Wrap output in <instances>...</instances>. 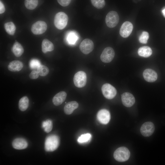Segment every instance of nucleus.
I'll use <instances>...</instances> for the list:
<instances>
[{"mask_svg":"<svg viewBox=\"0 0 165 165\" xmlns=\"http://www.w3.org/2000/svg\"><path fill=\"white\" fill-rule=\"evenodd\" d=\"M60 138L56 135L52 134L47 136L45 140V149L47 152H52L56 150L60 144Z\"/></svg>","mask_w":165,"mask_h":165,"instance_id":"1","label":"nucleus"},{"mask_svg":"<svg viewBox=\"0 0 165 165\" xmlns=\"http://www.w3.org/2000/svg\"><path fill=\"white\" fill-rule=\"evenodd\" d=\"M130 153L128 149L124 147H121L117 148L114 152L113 156L117 161L125 162L128 160Z\"/></svg>","mask_w":165,"mask_h":165,"instance_id":"2","label":"nucleus"},{"mask_svg":"<svg viewBox=\"0 0 165 165\" xmlns=\"http://www.w3.org/2000/svg\"><path fill=\"white\" fill-rule=\"evenodd\" d=\"M68 20L67 15L62 12L57 13L54 17V24L57 29L62 30L67 26Z\"/></svg>","mask_w":165,"mask_h":165,"instance_id":"3","label":"nucleus"},{"mask_svg":"<svg viewBox=\"0 0 165 165\" xmlns=\"http://www.w3.org/2000/svg\"><path fill=\"white\" fill-rule=\"evenodd\" d=\"M119 20V17L118 14L113 11H111L107 14L105 19L107 26L111 28L116 26L118 23Z\"/></svg>","mask_w":165,"mask_h":165,"instance_id":"4","label":"nucleus"},{"mask_svg":"<svg viewBox=\"0 0 165 165\" xmlns=\"http://www.w3.org/2000/svg\"><path fill=\"white\" fill-rule=\"evenodd\" d=\"M87 76L86 73L82 71H79L75 75L73 82L75 86L78 88L84 87L86 83Z\"/></svg>","mask_w":165,"mask_h":165,"instance_id":"5","label":"nucleus"},{"mask_svg":"<svg viewBox=\"0 0 165 165\" xmlns=\"http://www.w3.org/2000/svg\"><path fill=\"white\" fill-rule=\"evenodd\" d=\"M101 91L104 97L108 99L114 98L117 94L116 89L109 83L104 84L102 86Z\"/></svg>","mask_w":165,"mask_h":165,"instance_id":"6","label":"nucleus"},{"mask_svg":"<svg viewBox=\"0 0 165 165\" xmlns=\"http://www.w3.org/2000/svg\"><path fill=\"white\" fill-rule=\"evenodd\" d=\"M47 27V25L45 22L39 20L36 22L32 25L31 30L34 34L40 35L46 31Z\"/></svg>","mask_w":165,"mask_h":165,"instance_id":"7","label":"nucleus"},{"mask_svg":"<svg viewBox=\"0 0 165 165\" xmlns=\"http://www.w3.org/2000/svg\"><path fill=\"white\" fill-rule=\"evenodd\" d=\"M115 56V52L112 48L108 47L103 50L100 56V58L103 62L108 63L113 59Z\"/></svg>","mask_w":165,"mask_h":165,"instance_id":"8","label":"nucleus"},{"mask_svg":"<svg viewBox=\"0 0 165 165\" xmlns=\"http://www.w3.org/2000/svg\"><path fill=\"white\" fill-rule=\"evenodd\" d=\"M94 48V45L93 42L88 38L83 40L79 46L80 50L83 53L85 54H87L91 52Z\"/></svg>","mask_w":165,"mask_h":165,"instance_id":"9","label":"nucleus"},{"mask_svg":"<svg viewBox=\"0 0 165 165\" xmlns=\"http://www.w3.org/2000/svg\"><path fill=\"white\" fill-rule=\"evenodd\" d=\"M155 130V126L151 122H147L144 123L140 128V132L143 136L148 137L151 135Z\"/></svg>","mask_w":165,"mask_h":165,"instance_id":"10","label":"nucleus"},{"mask_svg":"<svg viewBox=\"0 0 165 165\" xmlns=\"http://www.w3.org/2000/svg\"><path fill=\"white\" fill-rule=\"evenodd\" d=\"M133 28V25L130 22L126 21L121 26L119 31L120 35L123 38L128 37L131 33Z\"/></svg>","mask_w":165,"mask_h":165,"instance_id":"11","label":"nucleus"},{"mask_svg":"<svg viewBox=\"0 0 165 165\" xmlns=\"http://www.w3.org/2000/svg\"><path fill=\"white\" fill-rule=\"evenodd\" d=\"M97 118L98 121L103 124H106L110 119L109 112L106 109H102L99 110L97 114Z\"/></svg>","mask_w":165,"mask_h":165,"instance_id":"12","label":"nucleus"},{"mask_svg":"<svg viewBox=\"0 0 165 165\" xmlns=\"http://www.w3.org/2000/svg\"><path fill=\"white\" fill-rule=\"evenodd\" d=\"M121 100L123 105L127 107H130L133 106L135 102L134 97L129 92L123 93L121 96Z\"/></svg>","mask_w":165,"mask_h":165,"instance_id":"13","label":"nucleus"},{"mask_svg":"<svg viewBox=\"0 0 165 165\" xmlns=\"http://www.w3.org/2000/svg\"><path fill=\"white\" fill-rule=\"evenodd\" d=\"M143 76L145 79L149 82H152L156 80L157 78V73L151 69H147L143 73Z\"/></svg>","mask_w":165,"mask_h":165,"instance_id":"14","label":"nucleus"},{"mask_svg":"<svg viewBox=\"0 0 165 165\" xmlns=\"http://www.w3.org/2000/svg\"><path fill=\"white\" fill-rule=\"evenodd\" d=\"M12 145L13 147L16 149H23L28 147V143L24 139L17 138L13 140Z\"/></svg>","mask_w":165,"mask_h":165,"instance_id":"15","label":"nucleus"},{"mask_svg":"<svg viewBox=\"0 0 165 165\" xmlns=\"http://www.w3.org/2000/svg\"><path fill=\"white\" fill-rule=\"evenodd\" d=\"M67 97V94L64 91H61L56 94L53 98L52 101L56 106L61 105L65 101Z\"/></svg>","mask_w":165,"mask_h":165,"instance_id":"16","label":"nucleus"},{"mask_svg":"<svg viewBox=\"0 0 165 165\" xmlns=\"http://www.w3.org/2000/svg\"><path fill=\"white\" fill-rule=\"evenodd\" d=\"M23 67V64L20 61H13L10 62L8 66V69L13 72H18L21 70Z\"/></svg>","mask_w":165,"mask_h":165,"instance_id":"17","label":"nucleus"},{"mask_svg":"<svg viewBox=\"0 0 165 165\" xmlns=\"http://www.w3.org/2000/svg\"><path fill=\"white\" fill-rule=\"evenodd\" d=\"M79 106L78 103L73 101L68 102L64 106V113L67 115L71 114L73 111Z\"/></svg>","mask_w":165,"mask_h":165,"instance_id":"18","label":"nucleus"},{"mask_svg":"<svg viewBox=\"0 0 165 165\" xmlns=\"http://www.w3.org/2000/svg\"><path fill=\"white\" fill-rule=\"evenodd\" d=\"M42 51L44 53L48 51H52L54 49L53 43L47 39H44L42 44Z\"/></svg>","mask_w":165,"mask_h":165,"instance_id":"19","label":"nucleus"},{"mask_svg":"<svg viewBox=\"0 0 165 165\" xmlns=\"http://www.w3.org/2000/svg\"><path fill=\"white\" fill-rule=\"evenodd\" d=\"M12 50L14 55L17 57H20L24 52V50L22 46L17 42L14 44Z\"/></svg>","mask_w":165,"mask_h":165,"instance_id":"20","label":"nucleus"},{"mask_svg":"<svg viewBox=\"0 0 165 165\" xmlns=\"http://www.w3.org/2000/svg\"><path fill=\"white\" fill-rule=\"evenodd\" d=\"M152 51L151 48L148 46H143L139 48L138 53L141 57H148L152 54Z\"/></svg>","mask_w":165,"mask_h":165,"instance_id":"21","label":"nucleus"},{"mask_svg":"<svg viewBox=\"0 0 165 165\" xmlns=\"http://www.w3.org/2000/svg\"><path fill=\"white\" fill-rule=\"evenodd\" d=\"M29 105V99L26 96L22 97L19 102V108L22 111H24L27 110Z\"/></svg>","mask_w":165,"mask_h":165,"instance_id":"22","label":"nucleus"},{"mask_svg":"<svg viewBox=\"0 0 165 165\" xmlns=\"http://www.w3.org/2000/svg\"><path fill=\"white\" fill-rule=\"evenodd\" d=\"M4 28L6 31L10 35H14L16 30V27L12 22H8L4 24Z\"/></svg>","mask_w":165,"mask_h":165,"instance_id":"23","label":"nucleus"},{"mask_svg":"<svg viewBox=\"0 0 165 165\" xmlns=\"http://www.w3.org/2000/svg\"><path fill=\"white\" fill-rule=\"evenodd\" d=\"M78 37L77 34L74 31L68 33L67 36V41L70 44H74L78 40Z\"/></svg>","mask_w":165,"mask_h":165,"instance_id":"24","label":"nucleus"},{"mask_svg":"<svg viewBox=\"0 0 165 165\" xmlns=\"http://www.w3.org/2000/svg\"><path fill=\"white\" fill-rule=\"evenodd\" d=\"M42 127L47 133L50 132L53 128V123L51 119H47L42 122Z\"/></svg>","mask_w":165,"mask_h":165,"instance_id":"25","label":"nucleus"},{"mask_svg":"<svg viewBox=\"0 0 165 165\" xmlns=\"http://www.w3.org/2000/svg\"><path fill=\"white\" fill-rule=\"evenodd\" d=\"M24 4L27 9L33 10L37 6L38 0H25Z\"/></svg>","mask_w":165,"mask_h":165,"instance_id":"26","label":"nucleus"},{"mask_svg":"<svg viewBox=\"0 0 165 165\" xmlns=\"http://www.w3.org/2000/svg\"><path fill=\"white\" fill-rule=\"evenodd\" d=\"M37 71L39 75L42 76H45L48 74L49 70L46 66L40 65L37 68Z\"/></svg>","mask_w":165,"mask_h":165,"instance_id":"27","label":"nucleus"},{"mask_svg":"<svg viewBox=\"0 0 165 165\" xmlns=\"http://www.w3.org/2000/svg\"><path fill=\"white\" fill-rule=\"evenodd\" d=\"M92 5L96 8L101 9L105 5V0H91Z\"/></svg>","mask_w":165,"mask_h":165,"instance_id":"28","label":"nucleus"},{"mask_svg":"<svg viewBox=\"0 0 165 165\" xmlns=\"http://www.w3.org/2000/svg\"><path fill=\"white\" fill-rule=\"evenodd\" d=\"M91 138V135L89 133L82 134L79 137L77 141L79 143H85L89 141Z\"/></svg>","mask_w":165,"mask_h":165,"instance_id":"29","label":"nucleus"},{"mask_svg":"<svg viewBox=\"0 0 165 165\" xmlns=\"http://www.w3.org/2000/svg\"><path fill=\"white\" fill-rule=\"evenodd\" d=\"M149 35L146 31H143L139 38V42L143 44H146L149 38Z\"/></svg>","mask_w":165,"mask_h":165,"instance_id":"30","label":"nucleus"},{"mask_svg":"<svg viewBox=\"0 0 165 165\" xmlns=\"http://www.w3.org/2000/svg\"><path fill=\"white\" fill-rule=\"evenodd\" d=\"M40 65V62L36 59H32L30 62L29 65L32 69L38 68Z\"/></svg>","mask_w":165,"mask_h":165,"instance_id":"31","label":"nucleus"},{"mask_svg":"<svg viewBox=\"0 0 165 165\" xmlns=\"http://www.w3.org/2000/svg\"><path fill=\"white\" fill-rule=\"evenodd\" d=\"M39 74L37 71L33 70L32 71L29 75V77L32 79H36L38 78Z\"/></svg>","mask_w":165,"mask_h":165,"instance_id":"32","label":"nucleus"},{"mask_svg":"<svg viewBox=\"0 0 165 165\" xmlns=\"http://www.w3.org/2000/svg\"><path fill=\"white\" fill-rule=\"evenodd\" d=\"M58 3L61 6H66L70 3L72 0H57Z\"/></svg>","mask_w":165,"mask_h":165,"instance_id":"33","label":"nucleus"},{"mask_svg":"<svg viewBox=\"0 0 165 165\" xmlns=\"http://www.w3.org/2000/svg\"><path fill=\"white\" fill-rule=\"evenodd\" d=\"M5 11V8L4 5L2 3L1 1H0V13L2 14L4 13Z\"/></svg>","mask_w":165,"mask_h":165,"instance_id":"34","label":"nucleus"},{"mask_svg":"<svg viewBox=\"0 0 165 165\" xmlns=\"http://www.w3.org/2000/svg\"><path fill=\"white\" fill-rule=\"evenodd\" d=\"M162 12L163 16L165 17V6L162 8Z\"/></svg>","mask_w":165,"mask_h":165,"instance_id":"35","label":"nucleus"}]
</instances>
